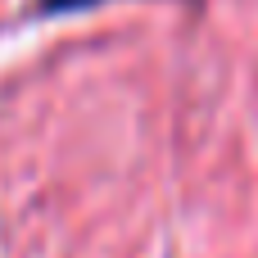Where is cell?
<instances>
[{
  "instance_id": "cell-1",
  "label": "cell",
  "mask_w": 258,
  "mask_h": 258,
  "mask_svg": "<svg viewBox=\"0 0 258 258\" xmlns=\"http://www.w3.org/2000/svg\"><path fill=\"white\" fill-rule=\"evenodd\" d=\"M104 0H36L32 14H82V9H95Z\"/></svg>"
}]
</instances>
